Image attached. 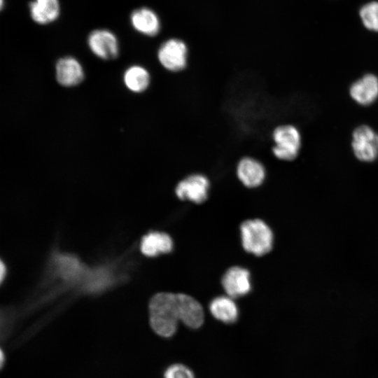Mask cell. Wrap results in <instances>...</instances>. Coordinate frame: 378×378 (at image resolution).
Instances as JSON below:
<instances>
[{
    "label": "cell",
    "instance_id": "2e32d148",
    "mask_svg": "<svg viewBox=\"0 0 378 378\" xmlns=\"http://www.w3.org/2000/svg\"><path fill=\"white\" fill-rule=\"evenodd\" d=\"M209 310L212 316L225 323L237 321L239 316L238 307L230 296H218L211 300Z\"/></svg>",
    "mask_w": 378,
    "mask_h": 378
},
{
    "label": "cell",
    "instance_id": "8992f818",
    "mask_svg": "<svg viewBox=\"0 0 378 378\" xmlns=\"http://www.w3.org/2000/svg\"><path fill=\"white\" fill-rule=\"evenodd\" d=\"M209 188L210 181L205 175L194 173L178 181L175 193L181 200L199 204L207 199Z\"/></svg>",
    "mask_w": 378,
    "mask_h": 378
},
{
    "label": "cell",
    "instance_id": "8fae6325",
    "mask_svg": "<svg viewBox=\"0 0 378 378\" xmlns=\"http://www.w3.org/2000/svg\"><path fill=\"white\" fill-rule=\"evenodd\" d=\"M179 321L190 328H199L204 323V311L202 305L192 297L177 293Z\"/></svg>",
    "mask_w": 378,
    "mask_h": 378
},
{
    "label": "cell",
    "instance_id": "9a60e30c",
    "mask_svg": "<svg viewBox=\"0 0 378 378\" xmlns=\"http://www.w3.org/2000/svg\"><path fill=\"white\" fill-rule=\"evenodd\" d=\"M173 249V241L169 234L160 232H152L145 235L141 240V252L148 256H155L167 253Z\"/></svg>",
    "mask_w": 378,
    "mask_h": 378
},
{
    "label": "cell",
    "instance_id": "30bf717a",
    "mask_svg": "<svg viewBox=\"0 0 378 378\" xmlns=\"http://www.w3.org/2000/svg\"><path fill=\"white\" fill-rule=\"evenodd\" d=\"M222 285L227 295L232 298L244 296L251 288L250 273L245 268L232 267L224 274Z\"/></svg>",
    "mask_w": 378,
    "mask_h": 378
},
{
    "label": "cell",
    "instance_id": "e0dca14e",
    "mask_svg": "<svg viewBox=\"0 0 378 378\" xmlns=\"http://www.w3.org/2000/svg\"><path fill=\"white\" fill-rule=\"evenodd\" d=\"M150 74L141 65L130 66L124 73L123 80L125 86L132 92H145L150 84Z\"/></svg>",
    "mask_w": 378,
    "mask_h": 378
},
{
    "label": "cell",
    "instance_id": "9c48e42d",
    "mask_svg": "<svg viewBox=\"0 0 378 378\" xmlns=\"http://www.w3.org/2000/svg\"><path fill=\"white\" fill-rule=\"evenodd\" d=\"M349 92L356 103L370 106L378 99V77L370 73L364 74L352 83Z\"/></svg>",
    "mask_w": 378,
    "mask_h": 378
},
{
    "label": "cell",
    "instance_id": "ffe728a7",
    "mask_svg": "<svg viewBox=\"0 0 378 378\" xmlns=\"http://www.w3.org/2000/svg\"><path fill=\"white\" fill-rule=\"evenodd\" d=\"M0 268H1V273H0V277H1V281L3 280L4 277V274H5V271H6V267L4 265V263L1 262V266H0Z\"/></svg>",
    "mask_w": 378,
    "mask_h": 378
},
{
    "label": "cell",
    "instance_id": "4fadbf2b",
    "mask_svg": "<svg viewBox=\"0 0 378 378\" xmlns=\"http://www.w3.org/2000/svg\"><path fill=\"white\" fill-rule=\"evenodd\" d=\"M130 20L132 27L143 35L155 36L160 30V19L150 8L142 7L134 10Z\"/></svg>",
    "mask_w": 378,
    "mask_h": 378
},
{
    "label": "cell",
    "instance_id": "ac0fdd59",
    "mask_svg": "<svg viewBox=\"0 0 378 378\" xmlns=\"http://www.w3.org/2000/svg\"><path fill=\"white\" fill-rule=\"evenodd\" d=\"M359 16L367 29L378 32V1H372L363 4L359 10Z\"/></svg>",
    "mask_w": 378,
    "mask_h": 378
},
{
    "label": "cell",
    "instance_id": "7a4b0ae2",
    "mask_svg": "<svg viewBox=\"0 0 378 378\" xmlns=\"http://www.w3.org/2000/svg\"><path fill=\"white\" fill-rule=\"evenodd\" d=\"M271 138V153L275 158L286 162L297 158L302 147V135L296 126L279 125L273 129Z\"/></svg>",
    "mask_w": 378,
    "mask_h": 378
},
{
    "label": "cell",
    "instance_id": "5bb4252c",
    "mask_svg": "<svg viewBox=\"0 0 378 378\" xmlns=\"http://www.w3.org/2000/svg\"><path fill=\"white\" fill-rule=\"evenodd\" d=\"M29 14L38 24H48L55 21L60 14L59 0H33L29 5Z\"/></svg>",
    "mask_w": 378,
    "mask_h": 378
},
{
    "label": "cell",
    "instance_id": "ba28073f",
    "mask_svg": "<svg viewBox=\"0 0 378 378\" xmlns=\"http://www.w3.org/2000/svg\"><path fill=\"white\" fill-rule=\"evenodd\" d=\"M236 174L244 186L256 188L264 182L266 169L262 162L256 158L244 155L237 163Z\"/></svg>",
    "mask_w": 378,
    "mask_h": 378
},
{
    "label": "cell",
    "instance_id": "5b68a950",
    "mask_svg": "<svg viewBox=\"0 0 378 378\" xmlns=\"http://www.w3.org/2000/svg\"><path fill=\"white\" fill-rule=\"evenodd\" d=\"M351 144L358 160L372 162L378 158V133L370 126H358L352 133Z\"/></svg>",
    "mask_w": 378,
    "mask_h": 378
},
{
    "label": "cell",
    "instance_id": "d6986e66",
    "mask_svg": "<svg viewBox=\"0 0 378 378\" xmlns=\"http://www.w3.org/2000/svg\"><path fill=\"white\" fill-rule=\"evenodd\" d=\"M164 378H195L192 370L182 364H174L167 368Z\"/></svg>",
    "mask_w": 378,
    "mask_h": 378
},
{
    "label": "cell",
    "instance_id": "3957f363",
    "mask_svg": "<svg viewBox=\"0 0 378 378\" xmlns=\"http://www.w3.org/2000/svg\"><path fill=\"white\" fill-rule=\"evenodd\" d=\"M244 248L255 255H263L272 248L274 236L270 227L260 219L247 220L240 227Z\"/></svg>",
    "mask_w": 378,
    "mask_h": 378
},
{
    "label": "cell",
    "instance_id": "7c38bea8",
    "mask_svg": "<svg viewBox=\"0 0 378 378\" xmlns=\"http://www.w3.org/2000/svg\"><path fill=\"white\" fill-rule=\"evenodd\" d=\"M57 82L65 87L75 86L82 82L84 71L80 63L74 57L60 58L55 67Z\"/></svg>",
    "mask_w": 378,
    "mask_h": 378
},
{
    "label": "cell",
    "instance_id": "52a82bcc",
    "mask_svg": "<svg viewBox=\"0 0 378 378\" xmlns=\"http://www.w3.org/2000/svg\"><path fill=\"white\" fill-rule=\"evenodd\" d=\"M88 45L93 54L103 59H115L119 52L116 36L106 29L91 31L88 37Z\"/></svg>",
    "mask_w": 378,
    "mask_h": 378
},
{
    "label": "cell",
    "instance_id": "277c9868",
    "mask_svg": "<svg viewBox=\"0 0 378 378\" xmlns=\"http://www.w3.org/2000/svg\"><path fill=\"white\" fill-rule=\"evenodd\" d=\"M188 47L178 38L163 41L157 52L158 62L167 71L176 74L185 71L188 66Z\"/></svg>",
    "mask_w": 378,
    "mask_h": 378
},
{
    "label": "cell",
    "instance_id": "6da1fadb",
    "mask_svg": "<svg viewBox=\"0 0 378 378\" xmlns=\"http://www.w3.org/2000/svg\"><path fill=\"white\" fill-rule=\"evenodd\" d=\"M149 316L151 328L158 335L164 337L174 335L179 321L177 294L155 295L149 303Z\"/></svg>",
    "mask_w": 378,
    "mask_h": 378
}]
</instances>
